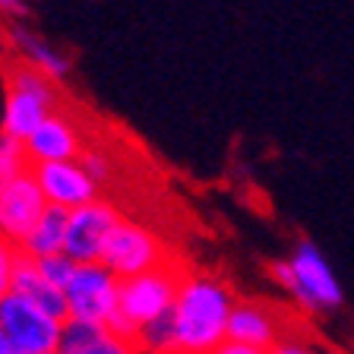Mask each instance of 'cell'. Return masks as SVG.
<instances>
[{"instance_id": "obj_7", "label": "cell", "mask_w": 354, "mask_h": 354, "mask_svg": "<svg viewBox=\"0 0 354 354\" xmlns=\"http://www.w3.org/2000/svg\"><path fill=\"white\" fill-rule=\"evenodd\" d=\"M64 295L73 319L108 326L120 310V279L104 263H82L66 281Z\"/></svg>"}, {"instance_id": "obj_6", "label": "cell", "mask_w": 354, "mask_h": 354, "mask_svg": "<svg viewBox=\"0 0 354 354\" xmlns=\"http://www.w3.org/2000/svg\"><path fill=\"white\" fill-rule=\"evenodd\" d=\"M171 259L174 257L168 253V243L158 237V231H152L142 221L124 218L118 225V231L111 234V243L104 250L102 263L118 279H133V275L152 272V269L171 263Z\"/></svg>"}, {"instance_id": "obj_2", "label": "cell", "mask_w": 354, "mask_h": 354, "mask_svg": "<svg viewBox=\"0 0 354 354\" xmlns=\"http://www.w3.org/2000/svg\"><path fill=\"white\" fill-rule=\"evenodd\" d=\"M269 272H272L275 285L304 313H329V310H339L345 304L339 275H335V269L329 266V259L323 257L317 243L297 241L291 257L272 263Z\"/></svg>"}, {"instance_id": "obj_9", "label": "cell", "mask_w": 354, "mask_h": 354, "mask_svg": "<svg viewBox=\"0 0 354 354\" xmlns=\"http://www.w3.org/2000/svg\"><path fill=\"white\" fill-rule=\"evenodd\" d=\"M44 209H48V199L38 184L35 168L29 165L0 187V234L22 243L26 234L35 228V221L44 215Z\"/></svg>"}, {"instance_id": "obj_3", "label": "cell", "mask_w": 354, "mask_h": 354, "mask_svg": "<svg viewBox=\"0 0 354 354\" xmlns=\"http://www.w3.org/2000/svg\"><path fill=\"white\" fill-rule=\"evenodd\" d=\"M60 82L44 76L35 66L16 64L7 66L3 73V102H0V133H7L10 140L26 142L48 120L54 111H60Z\"/></svg>"}, {"instance_id": "obj_15", "label": "cell", "mask_w": 354, "mask_h": 354, "mask_svg": "<svg viewBox=\"0 0 354 354\" xmlns=\"http://www.w3.org/2000/svg\"><path fill=\"white\" fill-rule=\"evenodd\" d=\"M13 291L22 297L35 301L41 310H48L51 317L57 319H66L70 317V307H66V295L64 288L54 285L51 279H44V272L38 269V263L32 257L22 253L19 266H16V279H13Z\"/></svg>"}, {"instance_id": "obj_26", "label": "cell", "mask_w": 354, "mask_h": 354, "mask_svg": "<svg viewBox=\"0 0 354 354\" xmlns=\"http://www.w3.org/2000/svg\"><path fill=\"white\" fill-rule=\"evenodd\" d=\"M54 354H60V351H54Z\"/></svg>"}, {"instance_id": "obj_16", "label": "cell", "mask_w": 354, "mask_h": 354, "mask_svg": "<svg viewBox=\"0 0 354 354\" xmlns=\"http://www.w3.org/2000/svg\"><path fill=\"white\" fill-rule=\"evenodd\" d=\"M66 218L70 212L57 206H48L44 215L35 221V228L26 234V241L19 243V250L32 259H44V257H54V253H64V243H66Z\"/></svg>"}, {"instance_id": "obj_17", "label": "cell", "mask_w": 354, "mask_h": 354, "mask_svg": "<svg viewBox=\"0 0 354 354\" xmlns=\"http://www.w3.org/2000/svg\"><path fill=\"white\" fill-rule=\"evenodd\" d=\"M140 354H180L177 345V326H174V310L165 313V317L152 319V323L140 326L136 335H133Z\"/></svg>"}, {"instance_id": "obj_22", "label": "cell", "mask_w": 354, "mask_h": 354, "mask_svg": "<svg viewBox=\"0 0 354 354\" xmlns=\"http://www.w3.org/2000/svg\"><path fill=\"white\" fill-rule=\"evenodd\" d=\"M269 354H326V351H319L317 345H310V342H304V339H297V335L288 332L285 339L275 342V345L269 348Z\"/></svg>"}, {"instance_id": "obj_5", "label": "cell", "mask_w": 354, "mask_h": 354, "mask_svg": "<svg viewBox=\"0 0 354 354\" xmlns=\"http://www.w3.org/2000/svg\"><path fill=\"white\" fill-rule=\"evenodd\" d=\"M0 329L16 354H54L60 351L64 319L51 317L29 297L10 291L0 301Z\"/></svg>"}, {"instance_id": "obj_11", "label": "cell", "mask_w": 354, "mask_h": 354, "mask_svg": "<svg viewBox=\"0 0 354 354\" xmlns=\"http://www.w3.org/2000/svg\"><path fill=\"white\" fill-rule=\"evenodd\" d=\"M35 177L44 190L48 206L66 209V212H73V209H80V206H86V203L102 196V187L88 177V171L80 165V158H76V162L38 165Z\"/></svg>"}, {"instance_id": "obj_10", "label": "cell", "mask_w": 354, "mask_h": 354, "mask_svg": "<svg viewBox=\"0 0 354 354\" xmlns=\"http://www.w3.org/2000/svg\"><path fill=\"white\" fill-rule=\"evenodd\" d=\"M22 146H26L29 165L38 168V165H51V162H76L86 152L88 136L80 120L66 108H60L48 120H41V127H35V133Z\"/></svg>"}, {"instance_id": "obj_13", "label": "cell", "mask_w": 354, "mask_h": 354, "mask_svg": "<svg viewBox=\"0 0 354 354\" xmlns=\"http://www.w3.org/2000/svg\"><path fill=\"white\" fill-rule=\"evenodd\" d=\"M60 354H140V348L130 335H120L104 323L66 317L60 332Z\"/></svg>"}, {"instance_id": "obj_19", "label": "cell", "mask_w": 354, "mask_h": 354, "mask_svg": "<svg viewBox=\"0 0 354 354\" xmlns=\"http://www.w3.org/2000/svg\"><path fill=\"white\" fill-rule=\"evenodd\" d=\"M22 259L19 243L0 234V301L13 291V279H16V266Z\"/></svg>"}, {"instance_id": "obj_8", "label": "cell", "mask_w": 354, "mask_h": 354, "mask_svg": "<svg viewBox=\"0 0 354 354\" xmlns=\"http://www.w3.org/2000/svg\"><path fill=\"white\" fill-rule=\"evenodd\" d=\"M120 221H124L120 209L104 196L73 209L70 218H66L64 253L80 266L82 263H102L104 250H108V243H111V234L118 231Z\"/></svg>"}, {"instance_id": "obj_12", "label": "cell", "mask_w": 354, "mask_h": 354, "mask_svg": "<svg viewBox=\"0 0 354 354\" xmlns=\"http://www.w3.org/2000/svg\"><path fill=\"white\" fill-rule=\"evenodd\" d=\"M285 335H288V329H285V323H281V313L272 304L237 297L234 313H231V326H228V339L269 351V348H272L275 342H281Z\"/></svg>"}, {"instance_id": "obj_20", "label": "cell", "mask_w": 354, "mask_h": 354, "mask_svg": "<svg viewBox=\"0 0 354 354\" xmlns=\"http://www.w3.org/2000/svg\"><path fill=\"white\" fill-rule=\"evenodd\" d=\"M80 165L88 171V177H92L98 187H104L111 177H114V162H111V155L104 152V149L92 146V142H88L86 152L80 155Z\"/></svg>"}, {"instance_id": "obj_4", "label": "cell", "mask_w": 354, "mask_h": 354, "mask_svg": "<svg viewBox=\"0 0 354 354\" xmlns=\"http://www.w3.org/2000/svg\"><path fill=\"white\" fill-rule=\"evenodd\" d=\"M184 272L187 266L171 259V263L158 266L152 272L120 279V310L108 326L114 332H120V335L133 339L140 326L171 313L177 301V291H180V281H184Z\"/></svg>"}, {"instance_id": "obj_1", "label": "cell", "mask_w": 354, "mask_h": 354, "mask_svg": "<svg viewBox=\"0 0 354 354\" xmlns=\"http://www.w3.org/2000/svg\"><path fill=\"white\" fill-rule=\"evenodd\" d=\"M237 295L225 279L187 266L174 301V326L180 354H212L228 342Z\"/></svg>"}, {"instance_id": "obj_24", "label": "cell", "mask_w": 354, "mask_h": 354, "mask_svg": "<svg viewBox=\"0 0 354 354\" xmlns=\"http://www.w3.org/2000/svg\"><path fill=\"white\" fill-rule=\"evenodd\" d=\"M212 354H269V351H263V348H253V345H243V342L228 339L221 348H215Z\"/></svg>"}, {"instance_id": "obj_25", "label": "cell", "mask_w": 354, "mask_h": 354, "mask_svg": "<svg viewBox=\"0 0 354 354\" xmlns=\"http://www.w3.org/2000/svg\"><path fill=\"white\" fill-rule=\"evenodd\" d=\"M0 354H16L13 345H10V339L3 335V329H0Z\"/></svg>"}, {"instance_id": "obj_21", "label": "cell", "mask_w": 354, "mask_h": 354, "mask_svg": "<svg viewBox=\"0 0 354 354\" xmlns=\"http://www.w3.org/2000/svg\"><path fill=\"white\" fill-rule=\"evenodd\" d=\"M35 263H38V269L44 272V279H51L54 285H60V288H66V281L73 279L76 266H80V263H73V259L66 257V253H54V257L35 259Z\"/></svg>"}, {"instance_id": "obj_23", "label": "cell", "mask_w": 354, "mask_h": 354, "mask_svg": "<svg viewBox=\"0 0 354 354\" xmlns=\"http://www.w3.org/2000/svg\"><path fill=\"white\" fill-rule=\"evenodd\" d=\"M0 16H3V19H13V22H22L29 16V3H26V0H0Z\"/></svg>"}, {"instance_id": "obj_14", "label": "cell", "mask_w": 354, "mask_h": 354, "mask_svg": "<svg viewBox=\"0 0 354 354\" xmlns=\"http://www.w3.org/2000/svg\"><path fill=\"white\" fill-rule=\"evenodd\" d=\"M10 41H13L16 60L41 70V73L51 76L54 82H64L66 76H70V70H73V60L66 57L60 48H54L48 38H41L38 32H32L29 26H22V22L10 29Z\"/></svg>"}, {"instance_id": "obj_18", "label": "cell", "mask_w": 354, "mask_h": 354, "mask_svg": "<svg viewBox=\"0 0 354 354\" xmlns=\"http://www.w3.org/2000/svg\"><path fill=\"white\" fill-rule=\"evenodd\" d=\"M29 168V158H26V146L19 140H10L7 133H0V187L7 184L13 174Z\"/></svg>"}]
</instances>
